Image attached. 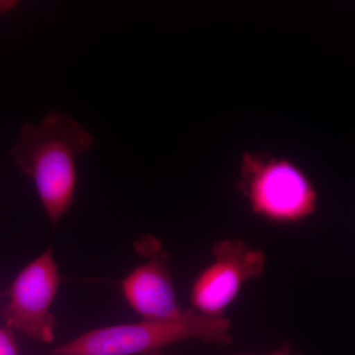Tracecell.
<instances>
[{
  "mask_svg": "<svg viewBox=\"0 0 355 355\" xmlns=\"http://www.w3.org/2000/svg\"><path fill=\"white\" fill-rule=\"evenodd\" d=\"M137 251L148 261L121 282V292L133 311L144 320H168L183 313L177 300L170 272L169 256L155 238L137 243Z\"/></svg>",
  "mask_w": 355,
  "mask_h": 355,
  "instance_id": "8992f818",
  "label": "cell"
},
{
  "mask_svg": "<svg viewBox=\"0 0 355 355\" xmlns=\"http://www.w3.org/2000/svg\"><path fill=\"white\" fill-rule=\"evenodd\" d=\"M92 135L69 114L51 112L38 125L25 123L10 154L31 177L53 226L74 202L77 156L92 148Z\"/></svg>",
  "mask_w": 355,
  "mask_h": 355,
  "instance_id": "6da1fadb",
  "label": "cell"
},
{
  "mask_svg": "<svg viewBox=\"0 0 355 355\" xmlns=\"http://www.w3.org/2000/svg\"><path fill=\"white\" fill-rule=\"evenodd\" d=\"M151 355H160V354H151Z\"/></svg>",
  "mask_w": 355,
  "mask_h": 355,
  "instance_id": "30bf717a",
  "label": "cell"
},
{
  "mask_svg": "<svg viewBox=\"0 0 355 355\" xmlns=\"http://www.w3.org/2000/svg\"><path fill=\"white\" fill-rule=\"evenodd\" d=\"M214 261L198 275L191 291L193 310L203 316L223 317L243 284L260 277L266 254L241 240H223L212 248Z\"/></svg>",
  "mask_w": 355,
  "mask_h": 355,
  "instance_id": "277c9868",
  "label": "cell"
},
{
  "mask_svg": "<svg viewBox=\"0 0 355 355\" xmlns=\"http://www.w3.org/2000/svg\"><path fill=\"white\" fill-rule=\"evenodd\" d=\"M239 187L259 216L275 222H296L316 209L317 195L300 169L284 159L246 155Z\"/></svg>",
  "mask_w": 355,
  "mask_h": 355,
  "instance_id": "3957f363",
  "label": "cell"
},
{
  "mask_svg": "<svg viewBox=\"0 0 355 355\" xmlns=\"http://www.w3.org/2000/svg\"><path fill=\"white\" fill-rule=\"evenodd\" d=\"M0 296H1V293H0Z\"/></svg>",
  "mask_w": 355,
  "mask_h": 355,
  "instance_id": "8fae6325",
  "label": "cell"
},
{
  "mask_svg": "<svg viewBox=\"0 0 355 355\" xmlns=\"http://www.w3.org/2000/svg\"><path fill=\"white\" fill-rule=\"evenodd\" d=\"M235 355H254V354H238ZM257 355H301L300 354H296L293 350L291 349V347L289 345H284L282 349H279L275 350V352H270V354H257Z\"/></svg>",
  "mask_w": 355,
  "mask_h": 355,
  "instance_id": "ba28073f",
  "label": "cell"
},
{
  "mask_svg": "<svg viewBox=\"0 0 355 355\" xmlns=\"http://www.w3.org/2000/svg\"><path fill=\"white\" fill-rule=\"evenodd\" d=\"M10 8V4L9 2H0V13L6 11L7 9Z\"/></svg>",
  "mask_w": 355,
  "mask_h": 355,
  "instance_id": "9c48e42d",
  "label": "cell"
},
{
  "mask_svg": "<svg viewBox=\"0 0 355 355\" xmlns=\"http://www.w3.org/2000/svg\"><path fill=\"white\" fill-rule=\"evenodd\" d=\"M230 330L228 318L203 316L189 309L173 319L142 320L139 323L96 329L51 352L55 355L159 354L173 343L193 338L225 347L232 343Z\"/></svg>",
  "mask_w": 355,
  "mask_h": 355,
  "instance_id": "7a4b0ae2",
  "label": "cell"
},
{
  "mask_svg": "<svg viewBox=\"0 0 355 355\" xmlns=\"http://www.w3.org/2000/svg\"><path fill=\"white\" fill-rule=\"evenodd\" d=\"M60 284L58 266L50 248L25 266L9 288V302L3 312L7 328L41 343L53 342L57 320L51 307Z\"/></svg>",
  "mask_w": 355,
  "mask_h": 355,
  "instance_id": "5b68a950",
  "label": "cell"
},
{
  "mask_svg": "<svg viewBox=\"0 0 355 355\" xmlns=\"http://www.w3.org/2000/svg\"><path fill=\"white\" fill-rule=\"evenodd\" d=\"M0 355H18L17 345L10 329L0 327Z\"/></svg>",
  "mask_w": 355,
  "mask_h": 355,
  "instance_id": "52a82bcc",
  "label": "cell"
}]
</instances>
